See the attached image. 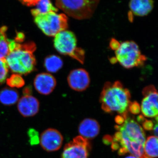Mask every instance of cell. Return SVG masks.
Listing matches in <instances>:
<instances>
[{"instance_id": "1", "label": "cell", "mask_w": 158, "mask_h": 158, "mask_svg": "<svg viewBox=\"0 0 158 158\" xmlns=\"http://www.w3.org/2000/svg\"><path fill=\"white\" fill-rule=\"evenodd\" d=\"M115 128L117 132L112 139V148L117 150L119 155L130 153L138 158H144L146 135L141 126L127 116L123 123Z\"/></svg>"}, {"instance_id": "2", "label": "cell", "mask_w": 158, "mask_h": 158, "mask_svg": "<svg viewBox=\"0 0 158 158\" xmlns=\"http://www.w3.org/2000/svg\"><path fill=\"white\" fill-rule=\"evenodd\" d=\"M131 98L129 90L121 82H107L102 90L100 102L102 109L106 113L116 112L125 118L127 116L131 103Z\"/></svg>"}, {"instance_id": "3", "label": "cell", "mask_w": 158, "mask_h": 158, "mask_svg": "<svg viewBox=\"0 0 158 158\" xmlns=\"http://www.w3.org/2000/svg\"><path fill=\"white\" fill-rule=\"evenodd\" d=\"M36 47L34 42L20 44L15 42L12 50L6 58L11 71L18 74H27L35 69L36 61L33 53Z\"/></svg>"}, {"instance_id": "4", "label": "cell", "mask_w": 158, "mask_h": 158, "mask_svg": "<svg viewBox=\"0 0 158 158\" xmlns=\"http://www.w3.org/2000/svg\"><path fill=\"white\" fill-rule=\"evenodd\" d=\"M100 0H56L57 8L78 20L88 19L95 12Z\"/></svg>"}, {"instance_id": "5", "label": "cell", "mask_w": 158, "mask_h": 158, "mask_svg": "<svg viewBox=\"0 0 158 158\" xmlns=\"http://www.w3.org/2000/svg\"><path fill=\"white\" fill-rule=\"evenodd\" d=\"M115 61L126 69L144 65L147 58L141 54L138 46L133 41L119 43L115 50Z\"/></svg>"}, {"instance_id": "6", "label": "cell", "mask_w": 158, "mask_h": 158, "mask_svg": "<svg viewBox=\"0 0 158 158\" xmlns=\"http://www.w3.org/2000/svg\"><path fill=\"white\" fill-rule=\"evenodd\" d=\"M54 45L55 48L63 55H67L83 64L85 60V52L77 47L75 35L71 31L65 30L55 36Z\"/></svg>"}, {"instance_id": "7", "label": "cell", "mask_w": 158, "mask_h": 158, "mask_svg": "<svg viewBox=\"0 0 158 158\" xmlns=\"http://www.w3.org/2000/svg\"><path fill=\"white\" fill-rule=\"evenodd\" d=\"M34 22L45 35L55 37L68 27V18L64 14L50 12L34 16Z\"/></svg>"}, {"instance_id": "8", "label": "cell", "mask_w": 158, "mask_h": 158, "mask_svg": "<svg viewBox=\"0 0 158 158\" xmlns=\"http://www.w3.org/2000/svg\"><path fill=\"white\" fill-rule=\"evenodd\" d=\"M144 98L141 102V113L148 118H156L158 113V93L154 86L150 85L142 90Z\"/></svg>"}, {"instance_id": "9", "label": "cell", "mask_w": 158, "mask_h": 158, "mask_svg": "<svg viewBox=\"0 0 158 158\" xmlns=\"http://www.w3.org/2000/svg\"><path fill=\"white\" fill-rule=\"evenodd\" d=\"M89 149L88 140L77 136L65 145L62 158H88Z\"/></svg>"}, {"instance_id": "10", "label": "cell", "mask_w": 158, "mask_h": 158, "mask_svg": "<svg viewBox=\"0 0 158 158\" xmlns=\"http://www.w3.org/2000/svg\"><path fill=\"white\" fill-rule=\"evenodd\" d=\"M63 137L58 130L49 128L41 134L40 144L44 150L51 152L58 150L62 147Z\"/></svg>"}, {"instance_id": "11", "label": "cell", "mask_w": 158, "mask_h": 158, "mask_svg": "<svg viewBox=\"0 0 158 158\" xmlns=\"http://www.w3.org/2000/svg\"><path fill=\"white\" fill-rule=\"evenodd\" d=\"M67 81L69 87L73 90L84 91L90 85V76L85 69H77L70 72L67 78Z\"/></svg>"}, {"instance_id": "12", "label": "cell", "mask_w": 158, "mask_h": 158, "mask_svg": "<svg viewBox=\"0 0 158 158\" xmlns=\"http://www.w3.org/2000/svg\"><path fill=\"white\" fill-rule=\"evenodd\" d=\"M34 84L35 89L40 94L48 95L55 89L56 85V81L50 74L41 73L36 77Z\"/></svg>"}, {"instance_id": "13", "label": "cell", "mask_w": 158, "mask_h": 158, "mask_svg": "<svg viewBox=\"0 0 158 158\" xmlns=\"http://www.w3.org/2000/svg\"><path fill=\"white\" fill-rule=\"evenodd\" d=\"M38 100L31 95H24L18 104L19 112L24 117H31L36 115L39 110Z\"/></svg>"}, {"instance_id": "14", "label": "cell", "mask_w": 158, "mask_h": 158, "mask_svg": "<svg viewBox=\"0 0 158 158\" xmlns=\"http://www.w3.org/2000/svg\"><path fill=\"white\" fill-rule=\"evenodd\" d=\"M100 127L95 119L87 118L84 119L79 126L78 131L80 136L85 139H91L95 138L99 133Z\"/></svg>"}, {"instance_id": "15", "label": "cell", "mask_w": 158, "mask_h": 158, "mask_svg": "<svg viewBox=\"0 0 158 158\" xmlns=\"http://www.w3.org/2000/svg\"><path fill=\"white\" fill-rule=\"evenodd\" d=\"M129 6L131 11L136 16H146L153 9V0H130Z\"/></svg>"}, {"instance_id": "16", "label": "cell", "mask_w": 158, "mask_h": 158, "mask_svg": "<svg viewBox=\"0 0 158 158\" xmlns=\"http://www.w3.org/2000/svg\"><path fill=\"white\" fill-rule=\"evenodd\" d=\"M144 158L158 157V137L149 136L146 139L144 148Z\"/></svg>"}, {"instance_id": "17", "label": "cell", "mask_w": 158, "mask_h": 158, "mask_svg": "<svg viewBox=\"0 0 158 158\" xmlns=\"http://www.w3.org/2000/svg\"><path fill=\"white\" fill-rule=\"evenodd\" d=\"M19 94L16 90L6 88L0 91V102L5 106L15 104L19 99Z\"/></svg>"}, {"instance_id": "18", "label": "cell", "mask_w": 158, "mask_h": 158, "mask_svg": "<svg viewBox=\"0 0 158 158\" xmlns=\"http://www.w3.org/2000/svg\"><path fill=\"white\" fill-rule=\"evenodd\" d=\"M35 6L36 8L31 10V13L34 17L48 12H56L58 10L57 8L53 6L50 0H40Z\"/></svg>"}, {"instance_id": "19", "label": "cell", "mask_w": 158, "mask_h": 158, "mask_svg": "<svg viewBox=\"0 0 158 158\" xmlns=\"http://www.w3.org/2000/svg\"><path fill=\"white\" fill-rule=\"evenodd\" d=\"M63 61L58 56L52 55L46 58L44 60V67L47 70L51 73H56L63 66Z\"/></svg>"}, {"instance_id": "20", "label": "cell", "mask_w": 158, "mask_h": 158, "mask_svg": "<svg viewBox=\"0 0 158 158\" xmlns=\"http://www.w3.org/2000/svg\"><path fill=\"white\" fill-rule=\"evenodd\" d=\"M7 27L3 26L0 28V59H6L9 53V42L6 35Z\"/></svg>"}, {"instance_id": "21", "label": "cell", "mask_w": 158, "mask_h": 158, "mask_svg": "<svg viewBox=\"0 0 158 158\" xmlns=\"http://www.w3.org/2000/svg\"><path fill=\"white\" fill-rule=\"evenodd\" d=\"M7 84L11 88H20L25 85V81L20 75L15 73L7 79Z\"/></svg>"}, {"instance_id": "22", "label": "cell", "mask_w": 158, "mask_h": 158, "mask_svg": "<svg viewBox=\"0 0 158 158\" xmlns=\"http://www.w3.org/2000/svg\"><path fill=\"white\" fill-rule=\"evenodd\" d=\"M9 72V67L6 59H0V85L6 81Z\"/></svg>"}, {"instance_id": "23", "label": "cell", "mask_w": 158, "mask_h": 158, "mask_svg": "<svg viewBox=\"0 0 158 158\" xmlns=\"http://www.w3.org/2000/svg\"><path fill=\"white\" fill-rule=\"evenodd\" d=\"M140 110H141L140 106L138 103L136 102L131 103L129 110H130L132 113L134 114H137L140 112Z\"/></svg>"}, {"instance_id": "24", "label": "cell", "mask_w": 158, "mask_h": 158, "mask_svg": "<svg viewBox=\"0 0 158 158\" xmlns=\"http://www.w3.org/2000/svg\"><path fill=\"white\" fill-rule=\"evenodd\" d=\"M22 4L28 6H34L40 0H19Z\"/></svg>"}, {"instance_id": "25", "label": "cell", "mask_w": 158, "mask_h": 158, "mask_svg": "<svg viewBox=\"0 0 158 158\" xmlns=\"http://www.w3.org/2000/svg\"><path fill=\"white\" fill-rule=\"evenodd\" d=\"M143 125L144 128L147 130H152L153 128V123L150 120H146L143 123Z\"/></svg>"}, {"instance_id": "26", "label": "cell", "mask_w": 158, "mask_h": 158, "mask_svg": "<svg viewBox=\"0 0 158 158\" xmlns=\"http://www.w3.org/2000/svg\"><path fill=\"white\" fill-rule=\"evenodd\" d=\"M31 88L27 87L24 89V95H31Z\"/></svg>"}, {"instance_id": "27", "label": "cell", "mask_w": 158, "mask_h": 158, "mask_svg": "<svg viewBox=\"0 0 158 158\" xmlns=\"http://www.w3.org/2000/svg\"><path fill=\"white\" fill-rule=\"evenodd\" d=\"M158 121L156 122V124L153 128L154 130V133L155 136L158 137Z\"/></svg>"}, {"instance_id": "28", "label": "cell", "mask_w": 158, "mask_h": 158, "mask_svg": "<svg viewBox=\"0 0 158 158\" xmlns=\"http://www.w3.org/2000/svg\"><path fill=\"white\" fill-rule=\"evenodd\" d=\"M125 158H138L137 157L135 156H132V155H130L129 156H127Z\"/></svg>"}]
</instances>
